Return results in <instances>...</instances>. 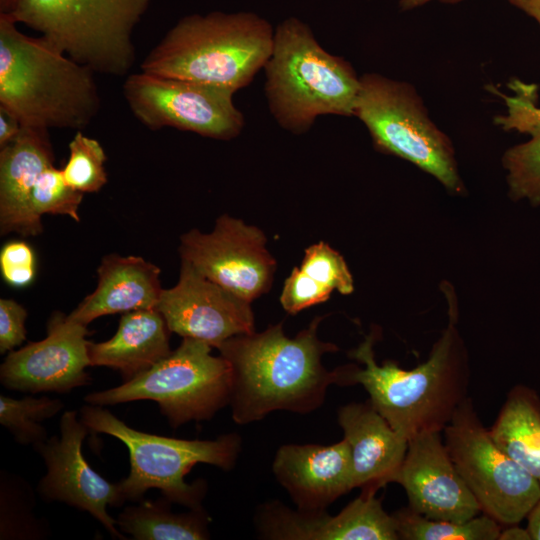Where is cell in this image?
Wrapping results in <instances>:
<instances>
[{
	"label": "cell",
	"instance_id": "16",
	"mask_svg": "<svg viewBox=\"0 0 540 540\" xmlns=\"http://www.w3.org/2000/svg\"><path fill=\"white\" fill-rule=\"evenodd\" d=\"M391 482L403 487L408 507L427 518L462 522L482 513L446 449L442 432H423L409 439Z\"/></svg>",
	"mask_w": 540,
	"mask_h": 540
},
{
	"label": "cell",
	"instance_id": "11",
	"mask_svg": "<svg viewBox=\"0 0 540 540\" xmlns=\"http://www.w3.org/2000/svg\"><path fill=\"white\" fill-rule=\"evenodd\" d=\"M122 90L133 115L151 130L171 127L230 140L245 125L228 88L141 71L129 74Z\"/></svg>",
	"mask_w": 540,
	"mask_h": 540
},
{
	"label": "cell",
	"instance_id": "22",
	"mask_svg": "<svg viewBox=\"0 0 540 540\" xmlns=\"http://www.w3.org/2000/svg\"><path fill=\"white\" fill-rule=\"evenodd\" d=\"M496 445L540 481V395L516 384L488 429Z\"/></svg>",
	"mask_w": 540,
	"mask_h": 540
},
{
	"label": "cell",
	"instance_id": "29",
	"mask_svg": "<svg viewBox=\"0 0 540 540\" xmlns=\"http://www.w3.org/2000/svg\"><path fill=\"white\" fill-rule=\"evenodd\" d=\"M299 268L331 292L347 295L353 291L352 275L344 258L325 242L308 247Z\"/></svg>",
	"mask_w": 540,
	"mask_h": 540
},
{
	"label": "cell",
	"instance_id": "34",
	"mask_svg": "<svg viewBox=\"0 0 540 540\" xmlns=\"http://www.w3.org/2000/svg\"><path fill=\"white\" fill-rule=\"evenodd\" d=\"M21 129L18 119L0 109V148L13 141Z\"/></svg>",
	"mask_w": 540,
	"mask_h": 540
},
{
	"label": "cell",
	"instance_id": "20",
	"mask_svg": "<svg viewBox=\"0 0 540 540\" xmlns=\"http://www.w3.org/2000/svg\"><path fill=\"white\" fill-rule=\"evenodd\" d=\"M95 290L67 316L88 325L95 319L139 309H156L163 288L160 269L140 256H104Z\"/></svg>",
	"mask_w": 540,
	"mask_h": 540
},
{
	"label": "cell",
	"instance_id": "27",
	"mask_svg": "<svg viewBox=\"0 0 540 540\" xmlns=\"http://www.w3.org/2000/svg\"><path fill=\"white\" fill-rule=\"evenodd\" d=\"M68 148L69 157L62 169L66 183L82 193L100 191L108 181L102 145L78 130Z\"/></svg>",
	"mask_w": 540,
	"mask_h": 540
},
{
	"label": "cell",
	"instance_id": "19",
	"mask_svg": "<svg viewBox=\"0 0 540 540\" xmlns=\"http://www.w3.org/2000/svg\"><path fill=\"white\" fill-rule=\"evenodd\" d=\"M337 420L350 449L354 488L377 491L391 483L403 462L408 441L369 399L339 407Z\"/></svg>",
	"mask_w": 540,
	"mask_h": 540
},
{
	"label": "cell",
	"instance_id": "31",
	"mask_svg": "<svg viewBox=\"0 0 540 540\" xmlns=\"http://www.w3.org/2000/svg\"><path fill=\"white\" fill-rule=\"evenodd\" d=\"M0 270L9 285L28 286L36 274V257L32 247L22 240L6 243L0 252Z\"/></svg>",
	"mask_w": 540,
	"mask_h": 540
},
{
	"label": "cell",
	"instance_id": "6",
	"mask_svg": "<svg viewBox=\"0 0 540 540\" xmlns=\"http://www.w3.org/2000/svg\"><path fill=\"white\" fill-rule=\"evenodd\" d=\"M81 421L91 432L111 435L123 442L130 459V473L119 487L129 501L142 500L149 489H159L163 498L189 509H201L207 483H192L185 476L198 463L230 471L236 465L242 440L227 433L214 440H187L145 433L129 427L99 405L83 406Z\"/></svg>",
	"mask_w": 540,
	"mask_h": 540
},
{
	"label": "cell",
	"instance_id": "9",
	"mask_svg": "<svg viewBox=\"0 0 540 540\" xmlns=\"http://www.w3.org/2000/svg\"><path fill=\"white\" fill-rule=\"evenodd\" d=\"M355 116L377 150L413 163L450 191H463L451 141L412 85L376 73L360 76Z\"/></svg>",
	"mask_w": 540,
	"mask_h": 540
},
{
	"label": "cell",
	"instance_id": "13",
	"mask_svg": "<svg viewBox=\"0 0 540 540\" xmlns=\"http://www.w3.org/2000/svg\"><path fill=\"white\" fill-rule=\"evenodd\" d=\"M60 437L53 436L34 448L43 458L47 473L38 492L43 499L60 501L88 512L114 538L126 539L107 506H121L124 498L118 483H110L95 472L82 454V443L90 429L77 419L75 411H65L60 419Z\"/></svg>",
	"mask_w": 540,
	"mask_h": 540
},
{
	"label": "cell",
	"instance_id": "10",
	"mask_svg": "<svg viewBox=\"0 0 540 540\" xmlns=\"http://www.w3.org/2000/svg\"><path fill=\"white\" fill-rule=\"evenodd\" d=\"M442 433L446 449L481 512L506 526L526 519L540 499V481L496 445L470 396Z\"/></svg>",
	"mask_w": 540,
	"mask_h": 540
},
{
	"label": "cell",
	"instance_id": "17",
	"mask_svg": "<svg viewBox=\"0 0 540 540\" xmlns=\"http://www.w3.org/2000/svg\"><path fill=\"white\" fill-rule=\"evenodd\" d=\"M272 472L296 508L303 511L327 510L354 489L351 454L344 438L332 445H282Z\"/></svg>",
	"mask_w": 540,
	"mask_h": 540
},
{
	"label": "cell",
	"instance_id": "5",
	"mask_svg": "<svg viewBox=\"0 0 540 540\" xmlns=\"http://www.w3.org/2000/svg\"><path fill=\"white\" fill-rule=\"evenodd\" d=\"M264 70L269 110L284 129L301 134L321 115L355 116L360 77L348 61L324 50L301 20L278 25Z\"/></svg>",
	"mask_w": 540,
	"mask_h": 540
},
{
	"label": "cell",
	"instance_id": "37",
	"mask_svg": "<svg viewBox=\"0 0 540 540\" xmlns=\"http://www.w3.org/2000/svg\"><path fill=\"white\" fill-rule=\"evenodd\" d=\"M526 519L528 520L527 528L531 534L532 540H540V499Z\"/></svg>",
	"mask_w": 540,
	"mask_h": 540
},
{
	"label": "cell",
	"instance_id": "8",
	"mask_svg": "<svg viewBox=\"0 0 540 540\" xmlns=\"http://www.w3.org/2000/svg\"><path fill=\"white\" fill-rule=\"evenodd\" d=\"M212 346L183 338L181 344L150 369L122 385L88 394L91 405L151 400L176 428L189 421L209 420L229 405L231 366L211 354Z\"/></svg>",
	"mask_w": 540,
	"mask_h": 540
},
{
	"label": "cell",
	"instance_id": "39",
	"mask_svg": "<svg viewBox=\"0 0 540 540\" xmlns=\"http://www.w3.org/2000/svg\"><path fill=\"white\" fill-rule=\"evenodd\" d=\"M14 0H0V13H7Z\"/></svg>",
	"mask_w": 540,
	"mask_h": 540
},
{
	"label": "cell",
	"instance_id": "38",
	"mask_svg": "<svg viewBox=\"0 0 540 540\" xmlns=\"http://www.w3.org/2000/svg\"><path fill=\"white\" fill-rule=\"evenodd\" d=\"M430 1H433V0H400L399 7L402 11H409V10L418 8L420 6H423ZM438 1H441L443 3H448V4H454L463 0H438Z\"/></svg>",
	"mask_w": 540,
	"mask_h": 540
},
{
	"label": "cell",
	"instance_id": "4",
	"mask_svg": "<svg viewBox=\"0 0 540 540\" xmlns=\"http://www.w3.org/2000/svg\"><path fill=\"white\" fill-rule=\"evenodd\" d=\"M271 24L251 12H210L180 19L147 54L141 71L238 91L264 68Z\"/></svg>",
	"mask_w": 540,
	"mask_h": 540
},
{
	"label": "cell",
	"instance_id": "36",
	"mask_svg": "<svg viewBox=\"0 0 540 540\" xmlns=\"http://www.w3.org/2000/svg\"><path fill=\"white\" fill-rule=\"evenodd\" d=\"M498 540H532L528 528H522L518 524L508 525L501 529Z\"/></svg>",
	"mask_w": 540,
	"mask_h": 540
},
{
	"label": "cell",
	"instance_id": "33",
	"mask_svg": "<svg viewBox=\"0 0 540 540\" xmlns=\"http://www.w3.org/2000/svg\"><path fill=\"white\" fill-rule=\"evenodd\" d=\"M513 96L500 93L494 87L492 92L499 95L506 103L507 112L529 118L540 119V106L538 105V86L525 83L519 79H512L508 83Z\"/></svg>",
	"mask_w": 540,
	"mask_h": 540
},
{
	"label": "cell",
	"instance_id": "21",
	"mask_svg": "<svg viewBox=\"0 0 540 540\" xmlns=\"http://www.w3.org/2000/svg\"><path fill=\"white\" fill-rule=\"evenodd\" d=\"M166 321L157 309L126 312L114 336L89 342L90 366L118 370L124 382L150 369L171 353Z\"/></svg>",
	"mask_w": 540,
	"mask_h": 540
},
{
	"label": "cell",
	"instance_id": "1",
	"mask_svg": "<svg viewBox=\"0 0 540 540\" xmlns=\"http://www.w3.org/2000/svg\"><path fill=\"white\" fill-rule=\"evenodd\" d=\"M320 321L316 317L294 338L279 323L217 347L231 366L229 406L235 423L260 421L274 411L305 415L324 404L328 388L337 384V371H328L321 359L338 348L318 338Z\"/></svg>",
	"mask_w": 540,
	"mask_h": 540
},
{
	"label": "cell",
	"instance_id": "26",
	"mask_svg": "<svg viewBox=\"0 0 540 540\" xmlns=\"http://www.w3.org/2000/svg\"><path fill=\"white\" fill-rule=\"evenodd\" d=\"M63 406L60 399L47 396L15 399L1 395L0 423L18 443L36 448L47 440L46 429L41 423L54 417Z\"/></svg>",
	"mask_w": 540,
	"mask_h": 540
},
{
	"label": "cell",
	"instance_id": "7",
	"mask_svg": "<svg viewBox=\"0 0 540 540\" xmlns=\"http://www.w3.org/2000/svg\"><path fill=\"white\" fill-rule=\"evenodd\" d=\"M151 0H14L16 23L94 72L125 76L136 52L133 31Z\"/></svg>",
	"mask_w": 540,
	"mask_h": 540
},
{
	"label": "cell",
	"instance_id": "12",
	"mask_svg": "<svg viewBox=\"0 0 540 540\" xmlns=\"http://www.w3.org/2000/svg\"><path fill=\"white\" fill-rule=\"evenodd\" d=\"M179 253L181 261L249 302L270 288L276 266L263 232L228 215L219 217L210 233H185Z\"/></svg>",
	"mask_w": 540,
	"mask_h": 540
},
{
	"label": "cell",
	"instance_id": "3",
	"mask_svg": "<svg viewBox=\"0 0 540 540\" xmlns=\"http://www.w3.org/2000/svg\"><path fill=\"white\" fill-rule=\"evenodd\" d=\"M0 13V109L22 126L83 129L100 110L94 71Z\"/></svg>",
	"mask_w": 540,
	"mask_h": 540
},
{
	"label": "cell",
	"instance_id": "30",
	"mask_svg": "<svg viewBox=\"0 0 540 540\" xmlns=\"http://www.w3.org/2000/svg\"><path fill=\"white\" fill-rule=\"evenodd\" d=\"M331 291L308 276L299 267L293 268L284 282L280 302L289 314H296L308 307L325 302Z\"/></svg>",
	"mask_w": 540,
	"mask_h": 540
},
{
	"label": "cell",
	"instance_id": "32",
	"mask_svg": "<svg viewBox=\"0 0 540 540\" xmlns=\"http://www.w3.org/2000/svg\"><path fill=\"white\" fill-rule=\"evenodd\" d=\"M26 309L13 299H0V353L12 351L26 338Z\"/></svg>",
	"mask_w": 540,
	"mask_h": 540
},
{
	"label": "cell",
	"instance_id": "14",
	"mask_svg": "<svg viewBox=\"0 0 540 540\" xmlns=\"http://www.w3.org/2000/svg\"><path fill=\"white\" fill-rule=\"evenodd\" d=\"M250 304L181 261L178 282L163 289L156 309L170 332L217 348L231 337L255 332Z\"/></svg>",
	"mask_w": 540,
	"mask_h": 540
},
{
	"label": "cell",
	"instance_id": "23",
	"mask_svg": "<svg viewBox=\"0 0 540 540\" xmlns=\"http://www.w3.org/2000/svg\"><path fill=\"white\" fill-rule=\"evenodd\" d=\"M170 501H142L128 506L116 519L118 528L136 540H203L209 539L210 521L204 508L174 513Z\"/></svg>",
	"mask_w": 540,
	"mask_h": 540
},
{
	"label": "cell",
	"instance_id": "2",
	"mask_svg": "<svg viewBox=\"0 0 540 540\" xmlns=\"http://www.w3.org/2000/svg\"><path fill=\"white\" fill-rule=\"evenodd\" d=\"M456 319L434 344L428 359L410 370L386 360L378 364L370 333L349 356L362 366L336 368L338 386L361 385L374 408L407 441L428 431L443 432L468 397L470 370L455 328Z\"/></svg>",
	"mask_w": 540,
	"mask_h": 540
},
{
	"label": "cell",
	"instance_id": "28",
	"mask_svg": "<svg viewBox=\"0 0 540 540\" xmlns=\"http://www.w3.org/2000/svg\"><path fill=\"white\" fill-rule=\"evenodd\" d=\"M83 195L66 183L62 169L51 165L39 176L32 191L31 205L40 218L44 214L65 215L79 221L78 210Z\"/></svg>",
	"mask_w": 540,
	"mask_h": 540
},
{
	"label": "cell",
	"instance_id": "18",
	"mask_svg": "<svg viewBox=\"0 0 540 540\" xmlns=\"http://www.w3.org/2000/svg\"><path fill=\"white\" fill-rule=\"evenodd\" d=\"M48 130L25 127L0 148V232L36 236L43 231L41 218L31 205L33 188L41 173L54 165Z\"/></svg>",
	"mask_w": 540,
	"mask_h": 540
},
{
	"label": "cell",
	"instance_id": "15",
	"mask_svg": "<svg viewBox=\"0 0 540 540\" xmlns=\"http://www.w3.org/2000/svg\"><path fill=\"white\" fill-rule=\"evenodd\" d=\"M87 326L55 313L47 325V336L11 351L0 367V381L22 392L67 393L91 381Z\"/></svg>",
	"mask_w": 540,
	"mask_h": 540
},
{
	"label": "cell",
	"instance_id": "35",
	"mask_svg": "<svg viewBox=\"0 0 540 540\" xmlns=\"http://www.w3.org/2000/svg\"><path fill=\"white\" fill-rule=\"evenodd\" d=\"M511 5L533 18L540 28V0H508Z\"/></svg>",
	"mask_w": 540,
	"mask_h": 540
},
{
	"label": "cell",
	"instance_id": "25",
	"mask_svg": "<svg viewBox=\"0 0 540 540\" xmlns=\"http://www.w3.org/2000/svg\"><path fill=\"white\" fill-rule=\"evenodd\" d=\"M392 515L402 540H498L501 532V524L484 513L462 522L433 520L409 507Z\"/></svg>",
	"mask_w": 540,
	"mask_h": 540
},
{
	"label": "cell",
	"instance_id": "24",
	"mask_svg": "<svg viewBox=\"0 0 540 540\" xmlns=\"http://www.w3.org/2000/svg\"><path fill=\"white\" fill-rule=\"evenodd\" d=\"M505 131L516 130L530 135L527 142L509 148L503 155L511 198L540 205V119L506 113L494 118Z\"/></svg>",
	"mask_w": 540,
	"mask_h": 540
}]
</instances>
